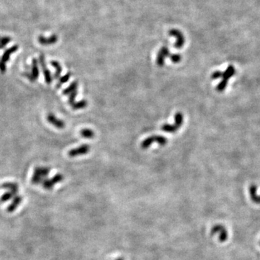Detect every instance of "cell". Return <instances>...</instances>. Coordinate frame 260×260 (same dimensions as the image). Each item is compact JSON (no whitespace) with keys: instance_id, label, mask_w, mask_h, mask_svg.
Listing matches in <instances>:
<instances>
[{"instance_id":"277c9868","label":"cell","mask_w":260,"mask_h":260,"mask_svg":"<svg viewBox=\"0 0 260 260\" xmlns=\"http://www.w3.org/2000/svg\"><path fill=\"white\" fill-rule=\"evenodd\" d=\"M234 72H235V69L233 66H229L227 68V69L225 70V72H224V73H223L222 75H221V77H223V80L220 82L219 84H218V86L217 87V89L218 91H222L225 88V87H226L228 79L230 78V77L234 75Z\"/></svg>"},{"instance_id":"3957f363","label":"cell","mask_w":260,"mask_h":260,"mask_svg":"<svg viewBox=\"0 0 260 260\" xmlns=\"http://www.w3.org/2000/svg\"><path fill=\"white\" fill-rule=\"evenodd\" d=\"M23 76L27 77L30 82H35L39 77V69H38V60L34 58L32 60V65H31L30 72H25L23 73Z\"/></svg>"},{"instance_id":"ffe728a7","label":"cell","mask_w":260,"mask_h":260,"mask_svg":"<svg viewBox=\"0 0 260 260\" xmlns=\"http://www.w3.org/2000/svg\"><path fill=\"white\" fill-rule=\"evenodd\" d=\"M155 142L154 140V137L152 136V137H149L145 139V140L142 141V144H141V147L143 149H147V148L149 147L150 145L152 144V142Z\"/></svg>"},{"instance_id":"e0dca14e","label":"cell","mask_w":260,"mask_h":260,"mask_svg":"<svg viewBox=\"0 0 260 260\" xmlns=\"http://www.w3.org/2000/svg\"><path fill=\"white\" fill-rule=\"evenodd\" d=\"M71 76H72V73L70 72H67L66 75H64V76L61 77L59 79V82H58V83L57 85V88H60L61 86H62V85L66 83V82L69 81V80L70 79Z\"/></svg>"},{"instance_id":"30bf717a","label":"cell","mask_w":260,"mask_h":260,"mask_svg":"<svg viewBox=\"0 0 260 260\" xmlns=\"http://www.w3.org/2000/svg\"><path fill=\"white\" fill-rule=\"evenodd\" d=\"M47 120L48 121V123H50L51 124L53 125L56 128H57V129H60L61 130V129L64 128L65 127V123L64 122V121L58 119L53 113H50L48 114Z\"/></svg>"},{"instance_id":"6da1fadb","label":"cell","mask_w":260,"mask_h":260,"mask_svg":"<svg viewBox=\"0 0 260 260\" xmlns=\"http://www.w3.org/2000/svg\"><path fill=\"white\" fill-rule=\"evenodd\" d=\"M6 191L2 194L0 202L2 203H5L10 201V203L7 206V210L8 212H13L19 207L23 200V197L19 194V188L13 189H5Z\"/></svg>"},{"instance_id":"ba28073f","label":"cell","mask_w":260,"mask_h":260,"mask_svg":"<svg viewBox=\"0 0 260 260\" xmlns=\"http://www.w3.org/2000/svg\"><path fill=\"white\" fill-rule=\"evenodd\" d=\"M169 35L176 38V42L174 44L175 48L179 49L183 47L184 43H185V38L184 37L183 33L180 30H177V29H171L169 30Z\"/></svg>"},{"instance_id":"7402d4cb","label":"cell","mask_w":260,"mask_h":260,"mask_svg":"<svg viewBox=\"0 0 260 260\" xmlns=\"http://www.w3.org/2000/svg\"><path fill=\"white\" fill-rule=\"evenodd\" d=\"M165 58H166V56L163 54L161 51H159V52L158 53L157 59H156V63L158 66L159 67H163L165 63Z\"/></svg>"},{"instance_id":"484cf974","label":"cell","mask_w":260,"mask_h":260,"mask_svg":"<svg viewBox=\"0 0 260 260\" xmlns=\"http://www.w3.org/2000/svg\"><path fill=\"white\" fill-rule=\"evenodd\" d=\"M11 41V38L9 36H0V44L5 47Z\"/></svg>"},{"instance_id":"5b68a950","label":"cell","mask_w":260,"mask_h":260,"mask_svg":"<svg viewBox=\"0 0 260 260\" xmlns=\"http://www.w3.org/2000/svg\"><path fill=\"white\" fill-rule=\"evenodd\" d=\"M39 64L41 67V69H42V72L44 75L45 78V82L47 84H51L53 81V77L52 73L49 71V69H48L47 66V63H46L45 60V57L43 54H41L39 57Z\"/></svg>"},{"instance_id":"83f0119b","label":"cell","mask_w":260,"mask_h":260,"mask_svg":"<svg viewBox=\"0 0 260 260\" xmlns=\"http://www.w3.org/2000/svg\"><path fill=\"white\" fill-rule=\"evenodd\" d=\"M160 51L163 53V54L166 56V57H170V51L169 48H168L166 47H163L161 48H160Z\"/></svg>"},{"instance_id":"5bb4252c","label":"cell","mask_w":260,"mask_h":260,"mask_svg":"<svg viewBox=\"0 0 260 260\" xmlns=\"http://www.w3.org/2000/svg\"><path fill=\"white\" fill-rule=\"evenodd\" d=\"M51 65L56 69V72L53 77H54V79L56 80H59L61 77V73H62V66H61L59 63L57 62V61H52V62H51Z\"/></svg>"},{"instance_id":"cb8c5ba5","label":"cell","mask_w":260,"mask_h":260,"mask_svg":"<svg viewBox=\"0 0 260 260\" xmlns=\"http://www.w3.org/2000/svg\"><path fill=\"white\" fill-rule=\"evenodd\" d=\"M170 59H171V62L174 63H179L181 61V56L178 53H174V54L170 55Z\"/></svg>"},{"instance_id":"f1b7e54d","label":"cell","mask_w":260,"mask_h":260,"mask_svg":"<svg viewBox=\"0 0 260 260\" xmlns=\"http://www.w3.org/2000/svg\"><path fill=\"white\" fill-rule=\"evenodd\" d=\"M4 47H4V46L0 44V49H2V48H4Z\"/></svg>"},{"instance_id":"9a60e30c","label":"cell","mask_w":260,"mask_h":260,"mask_svg":"<svg viewBox=\"0 0 260 260\" xmlns=\"http://www.w3.org/2000/svg\"><path fill=\"white\" fill-rule=\"evenodd\" d=\"M77 87H78V82L77 81L72 82L71 84L68 86L66 89L63 91V94L64 95H69L72 92L75 91H77Z\"/></svg>"},{"instance_id":"d4e9b609","label":"cell","mask_w":260,"mask_h":260,"mask_svg":"<svg viewBox=\"0 0 260 260\" xmlns=\"http://www.w3.org/2000/svg\"><path fill=\"white\" fill-rule=\"evenodd\" d=\"M77 96V90L72 92V93L69 95V99H68V102H69V105L71 106L75 102V98Z\"/></svg>"},{"instance_id":"8992f818","label":"cell","mask_w":260,"mask_h":260,"mask_svg":"<svg viewBox=\"0 0 260 260\" xmlns=\"http://www.w3.org/2000/svg\"><path fill=\"white\" fill-rule=\"evenodd\" d=\"M211 234H218V239L220 242H224L228 239L227 229L223 225H215L211 230Z\"/></svg>"},{"instance_id":"8fae6325","label":"cell","mask_w":260,"mask_h":260,"mask_svg":"<svg viewBox=\"0 0 260 260\" xmlns=\"http://www.w3.org/2000/svg\"><path fill=\"white\" fill-rule=\"evenodd\" d=\"M38 43H39L41 45H43V46L52 45L57 42L58 36L56 35V34H53V35H52L50 37H48V38H46L43 36H38Z\"/></svg>"},{"instance_id":"603a6c76","label":"cell","mask_w":260,"mask_h":260,"mask_svg":"<svg viewBox=\"0 0 260 260\" xmlns=\"http://www.w3.org/2000/svg\"><path fill=\"white\" fill-rule=\"evenodd\" d=\"M153 137L155 142H158L160 145H161V146H164V145H166V143L168 142L167 139L165 137H163V136L156 135L153 136Z\"/></svg>"},{"instance_id":"ac0fdd59","label":"cell","mask_w":260,"mask_h":260,"mask_svg":"<svg viewBox=\"0 0 260 260\" xmlns=\"http://www.w3.org/2000/svg\"><path fill=\"white\" fill-rule=\"evenodd\" d=\"M179 127H177L176 125H171V124H163L162 126L161 127V130L163 131H164V132H170V133H174L176 132L177 130H179Z\"/></svg>"},{"instance_id":"9c48e42d","label":"cell","mask_w":260,"mask_h":260,"mask_svg":"<svg viewBox=\"0 0 260 260\" xmlns=\"http://www.w3.org/2000/svg\"><path fill=\"white\" fill-rule=\"evenodd\" d=\"M90 150H91V147H90L88 145L84 144L78 147L74 148V149L69 150V152H68V155L71 158L77 157L80 155H85L88 153Z\"/></svg>"},{"instance_id":"4fadbf2b","label":"cell","mask_w":260,"mask_h":260,"mask_svg":"<svg viewBox=\"0 0 260 260\" xmlns=\"http://www.w3.org/2000/svg\"><path fill=\"white\" fill-rule=\"evenodd\" d=\"M257 186L252 185L249 187V194L252 200L256 204H260V196L257 195Z\"/></svg>"},{"instance_id":"44dd1931","label":"cell","mask_w":260,"mask_h":260,"mask_svg":"<svg viewBox=\"0 0 260 260\" xmlns=\"http://www.w3.org/2000/svg\"><path fill=\"white\" fill-rule=\"evenodd\" d=\"M183 121H184L183 114L180 112L176 113V115H175V125H176L177 127L180 128L181 126L182 125V124H183Z\"/></svg>"},{"instance_id":"7a4b0ae2","label":"cell","mask_w":260,"mask_h":260,"mask_svg":"<svg viewBox=\"0 0 260 260\" xmlns=\"http://www.w3.org/2000/svg\"><path fill=\"white\" fill-rule=\"evenodd\" d=\"M50 169L45 166H36L34 169L31 182L33 184H42L45 179H48Z\"/></svg>"},{"instance_id":"4316f807","label":"cell","mask_w":260,"mask_h":260,"mask_svg":"<svg viewBox=\"0 0 260 260\" xmlns=\"http://www.w3.org/2000/svg\"><path fill=\"white\" fill-rule=\"evenodd\" d=\"M6 70H7L6 63H4L3 62H2V61H0V72L3 74V73H4V72H6Z\"/></svg>"},{"instance_id":"f546056e","label":"cell","mask_w":260,"mask_h":260,"mask_svg":"<svg viewBox=\"0 0 260 260\" xmlns=\"http://www.w3.org/2000/svg\"><path fill=\"white\" fill-rule=\"evenodd\" d=\"M116 260H124V259L123 258H119V259H117Z\"/></svg>"},{"instance_id":"52a82bcc","label":"cell","mask_w":260,"mask_h":260,"mask_svg":"<svg viewBox=\"0 0 260 260\" xmlns=\"http://www.w3.org/2000/svg\"><path fill=\"white\" fill-rule=\"evenodd\" d=\"M63 179H64V176H63V175L61 174H56L54 176L52 177V179H45L41 185H42V186L45 189L50 190V189L53 188V186H54L56 184L60 183L61 181H63Z\"/></svg>"},{"instance_id":"4dcf8cb0","label":"cell","mask_w":260,"mask_h":260,"mask_svg":"<svg viewBox=\"0 0 260 260\" xmlns=\"http://www.w3.org/2000/svg\"><path fill=\"white\" fill-rule=\"evenodd\" d=\"M259 244H260V242H259Z\"/></svg>"},{"instance_id":"7c38bea8","label":"cell","mask_w":260,"mask_h":260,"mask_svg":"<svg viewBox=\"0 0 260 260\" xmlns=\"http://www.w3.org/2000/svg\"><path fill=\"white\" fill-rule=\"evenodd\" d=\"M18 48H19L18 46H17V45H14L13 47L7 48V49L3 53V54H2V58H1L2 62L7 63L9 60V58H10L11 54H13V53H14V52H16L18 50Z\"/></svg>"},{"instance_id":"d6986e66","label":"cell","mask_w":260,"mask_h":260,"mask_svg":"<svg viewBox=\"0 0 260 260\" xmlns=\"http://www.w3.org/2000/svg\"><path fill=\"white\" fill-rule=\"evenodd\" d=\"M87 106V102L86 100H82L78 102H75V103L71 105L72 109L74 110H78V109H82L86 108Z\"/></svg>"},{"instance_id":"2e32d148","label":"cell","mask_w":260,"mask_h":260,"mask_svg":"<svg viewBox=\"0 0 260 260\" xmlns=\"http://www.w3.org/2000/svg\"><path fill=\"white\" fill-rule=\"evenodd\" d=\"M80 135H81L82 137L85 138H87V139H92L95 137V133L93 130H90V129H83V130H81L80 132Z\"/></svg>"}]
</instances>
